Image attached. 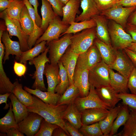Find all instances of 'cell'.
I'll return each instance as SVG.
<instances>
[{"label": "cell", "instance_id": "obj_6", "mask_svg": "<svg viewBox=\"0 0 136 136\" xmlns=\"http://www.w3.org/2000/svg\"><path fill=\"white\" fill-rule=\"evenodd\" d=\"M72 33H66L57 40L51 41L48 44L49 48L48 58L50 63L58 64L60 58L71 44Z\"/></svg>", "mask_w": 136, "mask_h": 136}, {"label": "cell", "instance_id": "obj_38", "mask_svg": "<svg viewBox=\"0 0 136 136\" xmlns=\"http://www.w3.org/2000/svg\"><path fill=\"white\" fill-rule=\"evenodd\" d=\"M96 26L95 22L92 18L80 22H73L70 24L66 30L61 36L66 33L74 34L86 29L95 27Z\"/></svg>", "mask_w": 136, "mask_h": 136}, {"label": "cell", "instance_id": "obj_5", "mask_svg": "<svg viewBox=\"0 0 136 136\" xmlns=\"http://www.w3.org/2000/svg\"><path fill=\"white\" fill-rule=\"evenodd\" d=\"M0 17L4 20L10 37L14 36L18 38L22 51L29 49L28 43L29 36L22 30L19 21L10 18L5 11L1 12Z\"/></svg>", "mask_w": 136, "mask_h": 136}, {"label": "cell", "instance_id": "obj_40", "mask_svg": "<svg viewBox=\"0 0 136 136\" xmlns=\"http://www.w3.org/2000/svg\"><path fill=\"white\" fill-rule=\"evenodd\" d=\"M58 64L60 82L56 87L55 92L61 95L70 86V82L66 71L62 63L59 61Z\"/></svg>", "mask_w": 136, "mask_h": 136}, {"label": "cell", "instance_id": "obj_63", "mask_svg": "<svg viewBox=\"0 0 136 136\" xmlns=\"http://www.w3.org/2000/svg\"></svg>", "mask_w": 136, "mask_h": 136}, {"label": "cell", "instance_id": "obj_31", "mask_svg": "<svg viewBox=\"0 0 136 136\" xmlns=\"http://www.w3.org/2000/svg\"><path fill=\"white\" fill-rule=\"evenodd\" d=\"M12 105V110L16 121L17 123L28 115L29 112L27 107L21 102L12 93L9 96Z\"/></svg>", "mask_w": 136, "mask_h": 136}, {"label": "cell", "instance_id": "obj_41", "mask_svg": "<svg viewBox=\"0 0 136 136\" xmlns=\"http://www.w3.org/2000/svg\"><path fill=\"white\" fill-rule=\"evenodd\" d=\"M25 5L23 0H16L12 1L8 7L5 10L10 18L19 21L22 8Z\"/></svg>", "mask_w": 136, "mask_h": 136}, {"label": "cell", "instance_id": "obj_18", "mask_svg": "<svg viewBox=\"0 0 136 136\" xmlns=\"http://www.w3.org/2000/svg\"><path fill=\"white\" fill-rule=\"evenodd\" d=\"M78 55L72 51L68 47L59 61L66 71L70 85L73 84V75Z\"/></svg>", "mask_w": 136, "mask_h": 136}, {"label": "cell", "instance_id": "obj_55", "mask_svg": "<svg viewBox=\"0 0 136 136\" xmlns=\"http://www.w3.org/2000/svg\"><path fill=\"white\" fill-rule=\"evenodd\" d=\"M11 93H7L3 94H0V104L5 103L6 105L4 108L5 110L8 109L10 107L9 104H7V101L8 98L9 97Z\"/></svg>", "mask_w": 136, "mask_h": 136}, {"label": "cell", "instance_id": "obj_61", "mask_svg": "<svg viewBox=\"0 0 136 136\" xmlns=\"http://www.w3.org/2000/svg\"><path fill=\"white\" fill-rule=\"evenodd\" d=\"M9 0V1H15V0Z\"/></svg>", "mask_w": 136, "mask_h": 136}, {"label": "cell", "instance_id": "obj_3", "mask_svg": "<svg viewBox=\"0 0 136 136\" xmlns=\"http://www.w3.org/2000/svg\"><path fill=\"white\" fill-rule=\"evenodd\" d=\"M108 28L112 46L115 50L128 48L133 42L130 35L125 31L121 25L115 21H110Z\"/></svg>", "mask_w": 136, "mask_h": 136}, {"label": "cell", "instance_id": "obj_46", "mask_svg": "<svg viewBox=\"0 0 136 136\" xmlns=\"http://www.w3.org/2000/svg\"><path fill=\"white\" fill-rule=\"evenodd\" d=\"M127 87L132 94H136V67H134L128 78Z\"/></svg>", "mask_w": 136, "mask_h": 136}, {"label": "cell", "instance_id": "obj_37", "mask_svg": "<svg viewBox=\"0 0 136 136\" xmlns=\"http://www.w3.org/2000/svg\"><path fill=\"white\" fill-rule=\"evenodd\" d=\"M80 92L78 88L74 84L70 85L61 95L56 105H67L74 103L79 97Z\"/></svg>", "mask_w": 136, "mask_h": 136}, {"label": "cell", "instance_id": "obj_2", "mask_svg": "<svg viewBox=\"0 0 136 136\" xmlns=\"http://www.w3.org/2000/svg\"><path fill=\"white\" fill-rule=\"evenodd\" d=\"M96 37V27L83 30L73 35L69 47L79 55L86 51L93 44Z\"/></svg>", "mask_w": 136, "mask_h": 136}, {"label": "cell", "instance_id": "obj_4", "mask_svg": "<svg viewBox=\"0 0 136 136\" xmlns=\"http://www.w3.org/2000/svg\"><path fill=\"white\" fill-rule=\"evenodd\" d=\"M49 49L48 46L45 51L41 54L29 61V64L34 65L36 69L32 77L35 80L32 87L33 89H38L44 91L47 90L44 83L43 75L46 63H50V60L47 56Z\"/></svg>", "mask_w": 136, "mask_h": 136}, {"label": "cell", "instance_id": "obj_34", "mask_svg": "<svg viewBox=\"0 0 136 136\" xmlns=\"http://www.w3.org/2000/svg\"><path fill=\"white\" fill-rule=\"evenodd\" d=\"M123 130L116 134L119 136H136V109H131Z\"/></svg>", "mask_w": 136, "mask_h": 136}, {"label": "cell", "instance_id": "obj_53", "mask_svg": "<svg viewBox=\"0 0 136 136\" xmlns=\"http://www.w3.org/2000/svg\"><path fill=\"white\" fill-rule=\"evenodd\" d=\"M116 4L126 7H136V0H119Z\"/></svg>", "mask_w": 136, "mask_h": 136}, {"label": "cell", "instance_id": "obj_21", "mask_svg": "<svg viewBox=\"0 0 136 136\" xmlns=\"http://www.w3.org/2000/svg\"><path fill=\"white\" fill-rule=\"evenodd\" d=\"M1 38L0 37V94H3L7 93H12L14 85L7 77L4 69L3 61L5 50Z\"/></svg>", "mask_w": 136, "mask_h": 136}, {"label": "cell", "instance_id": "obj_57", "mask_svg": "<svg viewBox=\"0 0 136 136\" xmlns=\"http://www.w3.org/2000/svg\"><path fill=\"white\" fill-rule=\"evenodd\" d=\"M52 136H67L68 135L62 128L59 127L54 130Z\"/></svg>", "mask_w": 136, "mask_h": 136}, {"label": "cell", "instance_id": "obj_30", "mask_svg": "<svg viewBox=\"0 0 136 136\" xmlns=\"http://www.w3.org/2000/svg\"><path fill=\"white\" fill-rule=\"evenodd\" d=\"M41 1L42 5L41 10L42 20L40 28L44 32L48 27L50 22L57 15L47 0H41Z\"/></svg>", "mask_w": 136, "mask_h": 136}, {"label": "cell", "instance_id": "obj_60", "mask_svg": "<svg viewBox=\"0 0 136 136\" xmlns=\"http://www.w3.org/2000/svg\"><path fill=\"white\" fill-rule=\"evenodd\" d=\"M63 4L65 5L70 0H59Z\"/></svg>", "mask_w": 136, "mask_h": 136}, {"label": "cell", "instance_id": "obj_1", "mask_svg": "<svg viewBox=\"0 0 136 136\" xmlns=\"http://www.w3.org/2000/svg\"><path fill=\"white\" fill-rule=\"evenodd\" d=\"M33 101L30 105L27 107L29 112L38 113L48 122L56 124L62 128L68 136L70 135L65 128V121L63 116L68 105H54L46 104L34 95Z\"/></svg>", "mask_w": 136, "mask_h": 136}, {"label": "cell", "instance_id": "obj_59", "mask_svg": "<svg viewBox=\"0 0 136 136\" xmlns=\"http://www.w3.org/2000/svg\"><path fill=\"white\" fill-rule=\"evenodd\" d=\"M127 48L136 52V43L132 42Z\"/></svg>", "mask_w": 136, "mask_h": 136}, {"label": "cell", "instance_id": "obj_33", "mask_svg": "<svg viewBox=\"0 0 136 136\" xmlns=\"http://www.w3.org/2000/svg\"><path fill=\"white\" fill-rule=\"evenodd\" d=\"M14 86L13 89V93L18 99L26 107L31 105L33 101V96L22 88L21 84L17 80L14 83Z\"/></svg>", "mask_w": 136, "mask_h": 136}, {"label": "cell", "instance_id": "obj_7", "mask_svg": "<svg viewBox=\"0 0 136 136\" xmlns=\"http://www.w3.org/2000/svg\"><path fill=\"white\" fill-rule=\"evenodd\" d=\"M109 66L102 60L89 70V80L90 85L95 88L110 85Z\"/></svg>", "mask_w": 136, "mask_h": 136}, {"label": "cell", "instance_id": "obj_11", "mask_svg": "<svg viewBox=\"0 0 136 136\" xmlns=\"http://www.w3.org/2000/svg\"><path fill=\"white\" fill-rule=\"evenodd\" d=\"M102 60L99 51L94 43L87 51L79 55L76 67L89 70Z\"/></svg>", "mask_w": 136, "mask_h": 136}, {"label": "cell", "instance_id": "obj_32", "mask_svg": "<svg viewBox=\"0 0 136 136\" xmlns=\"http://www.w3.org/2000/svg\"><path fill=\"white\" fill-rule=\"evenodd\" d=\"M46 44L47 42L43 41L36 45L33 48L25 51L22 52L21 55L17 60L25 64L27 61L32 60L44 52L47 47L46 46Z\"/></svg>", "mask_w": 136, "mask_h": 136}, {"label": "cell", "instance_id": "obj_27", "mask_svg": "<svg viewBox=\"0 0 136 136\" xmlns=\"http://www.w3.org/2000/svg\"><path fill=\"white\" fill-rule=\"evenodd\" d=\"M63 118L78 130L82 125L81 112L74 103L68 105L64 112Z\"/></svg>", "mask_w": 136, "mask_h": 136}, {"label": "cell", "instance_id": "obj_49", "mask_svg": "<svg viewBox=\"0 0 136 136\" xmlns=\"http://www.w3.org/2000/svg\"><path fill=\"white\" fill-rule=\"evenodd\" d=\"M65 128L71 136H83V135L69 122H65Z\"/></svg>", "mask_w": 136, "mask_h": 136}, {"label": "cell", "instance_id": "obj_17", "mask_svg": "<svg viewBox=\"0 0 136 136\" xmlns=\"http://www.w3.org/2000/svg\"><path fill=\"white\" fill-rule=\"evenodd\" d=\"M109 112V110L99 108L85 109L81 112L82 125L92 124L104 119Z\"/></svg>", "mask_w": 136, "mask_h": 136}, {"label": "cell", "instance_id": "obj_19", "mask_svg": "<svg viewBox=\"0 0 136 136\" xmlns=\"http://www.w3.org/2000/svg\"><path fill=\"white\" fill-rule=\"evenodd\" d=\"M92 18L94 20L96 24V37L107 44L112 46L109 31L108 24L105 16L99 14Z\"/></svg>", "mask_w": 136, "mask_h": 136}, {"label": "cell", "instance_id": "obj_48", "mask_svg": "<svg viewBox=\"0 0 136 136\" xmlns=\"http://www.w3.org/2000/svg\"><path fill=\"white\" fill-rule=\"evenodd\" d=\"M14 70L16 74L19 77L22 76L25 74L26 71L25 64L15 61Z\"/></svg>", "mask_w": 136, "mask_h": 136}, {"label": "cell", "instance_id": "obj_23", "mask_svg": "<svg viewBox=\"0 0 136 136\" xmlns=\"http://www.w3.org/2000/svg\"><path fill=\"white\" fill-rule=\"evenodd\" d=\"M80 6L83 11L79 15L76 17V22L89 20L92 17L100 13L94 0H81Z\"/></svg>", "mask_w": 136, "mask_h": 136}, {"label": "cell", "instance_id": "obj_26", "mask_svg": "<svg viewBox=\"0 0 136 136\" xmlns=\"http://www.w3.org/2000/svg\"><path fill=\"white\" fill-rule=\"evenodd\" d=\"M24 3L28 10L29 14L33 21L34 30L32 34L29 36L28 43L29 49L36 44L37 40L42 35L44 32L37 25L36 21V16L35 11L32 5L28 0H23Z\"/></svg>", "mask_w": 136, "mask_h": 136}, {"label": "cell", "instance_id": "obj_62", "mask_svg": "<svg viewBox=\"0 0 136 136\" xmlns=\"http://www.w3.org/2000/svg\"><path fill=\"white\" fill-rule=\"evenodd\" d=\"M116 0L117 2V1H119V0Z\"/></svg>", "mask_w": 136, "mask_h": 136}, {"label": "cell", "instance_id": "obj_45", "mask_svg": "<svg viewBox=\"0 0 136 136\" xmlns=\"http://www.w3.org/2000/svg\"><path fill=\"white\" fill-rule=\"evenodd\" d=\"M96 7L100 13L112 7L117 1L115 0H94Z\"/></svg>", "mask_w": 136, "mask_h": 136}, {"label": "cell", "instance_id": "obj_47", "mask_svg": "<svg viewBox=\"0 0 136 136\" xmlns=\"http://www.w3.org/2000/svg\"><path fill=\"white\" fill-rule=\"evenodd\" d=\"M52 6L54 11L59 16H63L62 8L64 6L59 0H47Z\"/></svg>", "mask_w": 136, "mask_h": 136}, {"label": "cell", "instance_id": "obj_50", "mask_svg": "<svg viewBox=\"0 0 136 136\" xmlns=\"http://www.w3.org/2000/svg\"><path fill=\"white\" fill-rule=\"evenodd\" d=\"M30 4L33 7L35 11L36 16V22L37 25L40 27L42 22V19L39 15L38 10V8L39 4L38 0H28Z\"/></svg>", "mask_w": 136, "mask_h": 136}, {"label": "cell", "instance_id": "obj_43", "mask_svg": "<svg viewBox=\"0 0 136 136\" xmlns=\"http://www.w3.org/2000/svg\"><path fill=\"white\" fill-rule=\"evenodd\" d=\"M59 127L56 124L48 122L43 118L41 122L38 131L34 136H52L54 130Z\"/></svg>", "mask_w": 136, "mask_h": 136}, {"label": "cell", "instance_id": "obj_42", "mask_svg": "<svg viewBox=\"0 0 136 136\" xmlns=\"http://www.w3.org/2000/svg\"><path fill=\"white\" fill-rule=\"evenodd\" d=\"M79 130L83 136H104L98 122L88 125H82Z\"/></svg>", "mask_w": 136, "mask_h": 136}, {"label": "cell", "instance_id": "obj_14", "mask_svg": "<svg viewBox=\"0 0 136 136\" xmlns=\"http://www.w3.org/2000/svg\"><path fill=\"white\" fill-rule=\"evenodd\" d=\"M89 70L76 67L73 75V84L79 89L80 97H84L89 93L90 85L89 80Z\"/></svg>", "mask_w": 136, "mask_h": 136}, {"label": "cell", "instance_id": "obj_39", "mask_svg": "<svg viewBox=\"0 0 136 136\" xmlns=\"http://www.w3.org/2000/svg\"><path fill=\"white\" fill-rule=\"evenodd\" d=\"M123 105L114 122L109 136H114L119 127L124 125L128 119L129 114L128 106Z\"/></svg>", "mask_w": 136, "mask_h": 136}, {"label": "cell", "instance_id": "obj_35", "mask_svg": "<svg viewBox=\"0 0 136 136\" xmlns=\"http://www.w3.org/2000/svg\"><path fill=\"white\" fill-rule=\"evenodd\" d=\"M19 22L24 32L29 36H30L34 31V24L25 5L20 13Z\"/></svg>", "mask_w": 136, "mask_h": 136}, {"label": "cell", "instance_id": "obj_22", "mask_svg": "<svg viewBox=\"0 0 136 136\" xmlns=\"http://www.w3.org/2000/svg\"><path fill=\"white\" fill-rule=\"evenodd\" d=\"M94 44L98 49L102 60L109 66L111 65L116 59V50L96 37L94 40Z\"/></svg>", "mask_w": 136, "mask_h": 136}, {"label": "cell", "instance_id": "obj_51", "mask_svg": "<svg viewBox=\"0 0 136 136\" xmlns=\"http://www.w3.org/2000/svg\"><path fill=\"white\" fill-rule=\"evenodd\" d=\"M127 25V32L131 36L132 42L136 43V26L130 23L128 24Z\"/></svg>", "mask_w": 136, "mask_h": 136}, {"label": "cell", "instance_id": "obj_25", "mask_svg": "<svg viewBox=\"0 0 136 136\" xmlns=\"http://www.w3.org/2000/svg\"><path fill=\"white\" fill-rule=\"evenodd\" d=\"M122 105H119L113 108H110L109 113L105 118L98 122L104 136H109L114 122Z\"/></svg>", "mask_w": 136, "mask_h": 136}, {"label": "cell", "instance_id": "obj_56", "mask_svg": "<svg viewBox=\"0 0 136 136\" xmlns=\"http://www.w3.org/2000/svg\"><path fill=\"white\" fill-rule=\"evenodd\" d=\"M13 1L9 0H0V11L3 12L7 9Z\"/></svg>", "mask_w": 136, "mask_h": 136}, {"label": "cell", "instance_id": "obj_10", "mask_svg": "<svg viewBox=\"0 0 136 136\" xmlns=\"http://www.w3.org/2000/svg\"><path fill=\"white\" fill-rule=\"evenodd\" d=\"M136 7H126L116 4L110 8L100 14L121 25L123 28L126 26L127 19Z\"/></svg>", "mask_w": 136, "mask_h": 136}, {"label": "cell", "instance_id": "obj_13", "mask_svg": "<svg viewBox=\"0 0 136 136\" xmlns=\"http://www.w3.org/2000/svg\"><path fill=\"white\" fill-rule=\"evenodd\" d=\"M116 59L109 67L128 78L134 67L132 63L123 50H116Z\"/></svg>", "mask_w": 136, "mask_h": 136}, {"label": "cell", "instance_id": "obj_52", "mask_svg": "<svg viewBox=\"0 0 136 136\" xmlns=\"http://www.w3.org/2000/svg\"><path fill=\"white\" fill-rule=\"evenodd\" d=\"M123 50L132 62L136 66V52L127 48Z\"/></svg>", "mask_w": 136, "mask_h": 136}, {"label": "cell", "instance_id": "obj_58", "mask_svg": "<svg viewBox=\"0 0 136 136\" xmlns=\"http://www.w3.org/2000/svg\"><path fill=\"white\" fill-rule=\"evenodd\" d=\"M130 24L136 26V11L132 14L130 19Z\"/></svg>", "mask_w": 136, "mask_h": 136}, {"label": "cell", "instance_id": "obj_16", "mask_svg": "<svg viewBox=\"0 0 136 136\" xmlns=\"http://www.w3.org/2000/svg\"><path fill=\"white\" fill-rule=\"evenodd\" d=\"M95 90L100 99L110 108L115 107L121 100L117 96L118 93L110 85L101 86Z\"/></svg>", "mask_w": 136, "mask_h": 136}, {"label": "cell", "instance_id": "obj_8", "mask_svg": "<svg viewBox=\"0 0 136 136\" xmlns=\"http://www.w3.org/2000/svg\"><path fill=\"white\" fill-rule=\"evenodd\" d=\"M59 16H57L49 24V26L42 36L37 40L36 45L43 41L48 44L53 40L59 39L70 26V24L63 22Z\"/></svg>", "mask_w": 136, "mask_h": 136}, {"label": "cell", "instance_id": "obj_24", "mask_svg": "<svg viewBox=\"0 0 136 136\" xmlns=\"http://www.w3.org/2000/svg\"><path fill=\"white\" fill-rule=\"evenodd\" d=\"M81 0H70L62 8V21L70 24L75 22L76 15L79 12V9Z\"/></svg>", "mask_w": 136, "mask_h": 136}, {"label": "cell", "instance_id": "obj_9", "mask_svg": "<svg viewBox=\"0 0 136 136\" xmlns=\"http://www.w3.org/2000/svg\"><path fill=\"white\" fill-rule=\"evenodd\" d=\"M74 103L81 112L85 109L99 108L109 110L110 108L100 98L94 86L90 85L88 95L84 97H79Z\"/></svg>", "mask_w": 136, "mask_h": 136}, {"label": "cell", "instance_id": "obj_28", "mask_svg": "<svg viewBox=\"0 0 136 136\" xmlns=\"http://www.w3.org/2000/svg\"><path fill=\"white\" fill-rule=\"evenodd\" d=\"M110 85L118 93L127 92L128 78L109 69Z\"/></svg>", "mask_w": 136, "mask_h": 136}, {"label": "cell", "instance_id": "obj_15", "mask_svg": "<svg viewBox=\"0 0 136 136\" xmlns=\"http://www.w3.org/2000/svg\"><path fill=\"white\" fill-rule=\"evenodd\" d=\"M1 40L5 47V54L3 58V63L9 59V56L15 55L17 60L21 55L22 51L19 42L13 41L10 38L7 31H4Z\"/></svg>", "mask_w": 136, "mask_h": 136}, {"label": "cell", "instance_id": "obj_36", "mask_svg": "<svg viewBox=\"0 0 136 136\" xmlns=\"http://www.w3.org/2000/svg\"><path fill=\"white\" fill-rule=\"evenodd\" d=\"M9 109L4 116L0 119V131L6 133L12 127L18 129V123L16 121L12 111L11 103H10Z\"/></svg>", "mask_w": 136, "mask_h": 136}, {"label": "cell", "instance_id": "obj_20", "mask_svg": "<svg viewBox=\"0 0 136 136\" xmlns=\"http://www.w3.org/2000/svg\"><path fill=\"white\" fill-rule=\"evenodd\" d=\"M59 71L58 64L54 65L49 62L46 63L44 75L46 76L47 79L48 91L55 92V88L60 82Z\"/></svg>", "mask_w": 136, "mask_h": 136}, {"label": "cell", "instance_id": "obj_54", "mask_svg": "<svg viewBox=\"0 0 136 136\" xmlns=\"http://www.w3.org/2000/svg\"><path fill=\"white\" fill-rule=\"evenodd\" d=\"M7 136H24V134L20 132L18 129L12 127L9 129L6 133Z\"/></svg>", "mask_w": 136, "mask_h": 136}, {"label": "cell", "instance_id": "obj_44", "mask_svg": "<svg viewBox=\"0 0 136 136\" xmlns=\"http://www.w3.org/2000/svg\"><path fill=\"white\" fill-rule=\"evenodd\" d=\"M117 96L122 100L123 104L131 109H136V94L121 92L118 93Z\"/></svg>", "mask_w": 136, "mask_h": 136}, {"label": "cell", "instance_id": "obj_29", "mask_svg": "<svg viewBox=\"0 0 136 136\" xmlns=\"http://www.w3.org/2000/svg\"><path fill=\"white\" fill-rule=\"evenodd\" d=\"M24 89L35 95L44 103L52 105H57L61 95L57 93L44 91L38 89H31L26 86L24 87Z\"/></svg>", "mask_w": 136, "mask_h": 136}, {"label": "cell", "instance_id": "obj_12", "mask_svg": "<svg viewBox=\"0 0 136 136\" xmlns=\"http://www.w3.org/2000/svg\"><path fill=\"white\" fill-rule=\"evenodd\" d=\"M43 119L38 113L29 112L27 116L18 123V129L27 136H35L38 131Z\"/></svg>", "mask_w": 136, "mask_h": 136}]
</instances>
